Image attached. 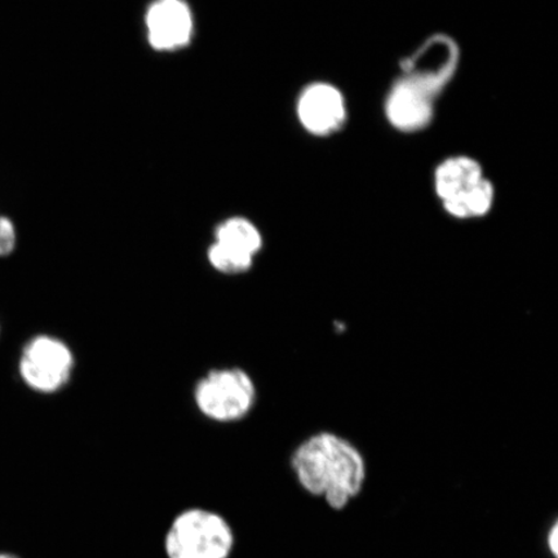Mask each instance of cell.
<instances>
[{"instance_id":"obj_1","label":"cell","mask_w":558,"mask_h":558,"mask_svg":"<svg viewBox=\"0 0 558 558\" xmlns=\"http://www.w3.org/2000/svg\"><path fill=\"white\" fill-rule=\"evenodd\" d=\"M290 472L300 490L324 500L335 512L360 497L368 477L364 453L332 432H318L300 442L291 452Z\"/></svg>"},{"instance_id":"obj_2","label":"cell","mask_w":558,"mask_h":558,"mask_svg":"<svg viewBox=\"0 0 558 558\" xmlns=\"http://www.w3.org/2000/svg\"><path fill=\"white\" fill-rule=\"evenodd\" d=\"M235 533L215 509L192 506L173 515L162 539L166 558H230Z\"/></svg>"},{"instance_id":"obj_3","label":"cell","mask_w":558,"mask_h":558,"mask_svg":"<svg viewBox=\"0 0 558 558\" xmlns=\"http://www.w3.org/2000/svg\"><path fill=\"white\" fill-rule=\"evenodd\" d=\"M257 390L250 374L239 367L216 368L195 386L194 401L202 415L216 423H234L255 407Z\"/></svg>"},{"instance_id":"obj_4","label":"cell","mask_w":558,"mask_h":558,"mask_svg":"<svg viewBox=\"0 0 558 558\" xmlns=\"http://www.w3.org/2000/svg\"><path fill=\"white\" fill-rule=\"evenodd\" d=\"M74 365V353L65 341L51 335H39L24 347L19 372L34 392L52 395L72 379Z\"/></svg>"},{"instance_id":"obj_5","label":"cell","mask_w":558,"mask_h":558,"mask_svg":"<svg viewBox=\"0 0 558 558\" xmlns=\"http://www.w3.org/2000/svg\"><path fill=\"white\" fill-rule=\"evenodd\" d=\"M458 62L456 41L437 34L402 62V76L436 99L456 74Z\"/></svg>"},{"instance_id":"obj_6","label":"cell","mask_w":558,"mask_h":558,"mask_svg":"<svg viewBox=\"0 0 558 558\" xmlns=\"http://www.w3.org/2000/svg\"><path fill=\"white\" fill-rule=\"evenodd\" d=\"M296 114L300 124L314 136H329L343 128L347 102L343 93L331 83L316 82L299 96Z\"/></svg>"},{"instance_id":"obj_7","label":"cell","mask_w":558,"mask_h":558,"mask_svg":"<svg viewBox=\"0 0 558 558\" xmlns=\"http://www.w3.org/2000/svg\"><path fill=\"white\" fill-rule=\"evenodd\" d=\"M149 44L158 51H174L190 44L193 15L184 0H155L146 13Z\"/></svg>"},{"instance_id":"obj_8","label":"cell","mask_w":558,"mask_h":558,"mask_svg":"<svg viewBox=\"0 0 558 558\" xmlns=\"http://www.w3.org/2000/svg\"><path fill=\"white\" fill-rule=\"evenodd\" d=\"M435 100L413 82L401 76L386 100L387 120L396 130L408 134L421 131L434 120Z\"/></svg>"},{"instance_id":"obj_9","label":"cell","mask_w":558,"mask_h":558,"mask_svg":"<svg viewBox=\"0 0 558 558\" xmlns=\"http://www.w3.org/2000/svg\"><path fill=\"white\" fill-rule=\"evenodd\" d=\"M485 178L483 166L469 156L445 159L435 171V192L441 204L470 191Z\"/></svg>"},{"instance_id":"obj_10","label":"cell","mask_w":558,"mask_h":558,"mask_svg":"<svg viewBox=\"0 0 558 558\" xmlns=\"http://www.w3.org/2000/svg\"><path fill=\"white\" fill-rule=\"evenodd\" d=\"M214 239V242L254 257V259L260 254L264 244L260 229L253 221L239 218V216L220 222L216 227Z\"/></svg>"},{"instance_id":"obj_11","label":"cell","mask_w":558,"mask_h":558,"mask_svg":"<svg viewBox=\"0 0 558 558\" xmlns=\"http://www.w3.org/2000/svg\"><path fill=\"white\" fill-rule=\"evenodd\" d=\"M495 202V187L490 180L484 178L470 191L458 197L444 202L445 213L453 219L469 220L485 218L492 211Z\"/></svg>"},{"instance_id":"obj_12","label":"cell","mask_w":558,"mask_h":558,"mask_svg":"<svg viewBox=\"0 0 558 558\" xmlns=\"http://www.w3.org/2000/svg\"><path fill=\"white\" fill-rule=\"evenodd\" d=\"M207 260L216 271L226 276L247 274L255 264L254 257L241 254L239 251L228 248L216 242H213L211 246L208 247Z\"/></svg>"},{"instance_id":"obj_13","label":"cell","mask_w":558,"mask_h":558,"mask_svg":"<svg viewBox=\"0 0 558 558\" xmlns=\"http://www.w3.org/2000/svg\"><path fill=\"white\" fill-rule=\"evenodd\" d=\"M17 243L16 227L7 216L0 220V257L9 256L15 251Z\"/></svg>"},{"instance_id":"obj_14","label":"cell","mask_w":558,"mask_h":558,"mask_svg":"<svg viewBox=\"0 0 558 558\" xmlns=\"http://www.w3.org/2000/svg\"><path fill=\"white\" fill-rule=\"evenodd\" d=\"M546 547L550 556L558 557V523L555 521L546 534Z\"/></svg>"},{"instance_id":"obj_15","label":"cell","mask_w":558,"mask_h":558,"mask_svg":"<svg viewBox=\"0 0 558 558\" xmlns=\"http://www.w3.org/2000/svg\"><path fill=\"white\" fill-rule=\"evenodd\" d=\"M0 558H21L15 554H0Z\"/></svg>"},{"instance_id":"obj_16","label":"cell","mask_w":558,"mask_h":558,"mask_svg":"<svg viewBox=\"0 0 558 558\" xmlns=\"http://www.w3.org/2000/svg\"><path fill=\"white\" fill-rule=\"evenodd\" d=\"M0 220H2V215H0Z\"/></svg>"}]
</instances>
